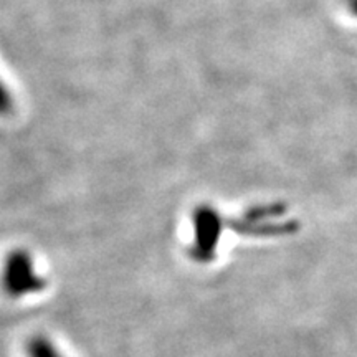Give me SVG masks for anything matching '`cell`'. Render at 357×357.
Segmentation results:
<instances>
[{
    "instance_id": "6da1fadb",
    "label": "cell",
    "mask_w": 357,
    "mask_h": 357,
    "mask_svg": "<svg viewBox=\"0 0 357 357\" xmlns=\"http://www.w3.org/2000/svg\"><path fill=\"white\" fill-rule=\"evenodd\" d=\"M47 280L35 270L33 257L29 250L15 248L6 257L0 273V287L8 298H19L38 294L47 288Z\"/></svg>"
},
{
    "instance_id": "7a4b0ae2",
    "label": "cell",
    "mask_w": 357,
    "mask_h": 357,
    "mask_svg": "<svg viewBox=\"0 0 357 357\" xmlns=\"http://www.w3.org/2000/svg\"><path fill=\"white\" fill-rule=\"evenodd\" d=\"M192 227H194V242L189 248V257L200 265L213 261L217 257L222 231L227 229V220L215 207L202 204L194 208Z\"/></svg>"
},
{
    "instance_id": "3957f363",
    "label": "cell",
    "mask_w": 357,
    "mask_h": 357,
    "mask_svg": "<svg viewBox=\"0 0 357 357\" xmlns=\"http://www.w3.org/2000/svg\"><path fill=\"white\" fill-rule=\"evenodd\" d=\"M227 227L236 234L250 235V236H281V235H291L300 230L298 222H275L273 218H247L243 217L242 220H227Z\"/></svg>"
},
{
    "instance_id": "277c9868",
    "label": "cell",
    "mask_w": 357,
    "mask_h": 357,
    "mask_svg": "<svg viewBox=\"0 0 357 357\" xmlns=\"http://www.w3.org/2000/svg\"><path fill=\"white\" fill-rule=\"evenodd\" d=\"M25 351L29 357H65L53 344V341L43 336V334H35V336L30 337L26 341Z\"/></svg>"
},
{
    "instance_id": "5b68a950",
    "label": "cell",
    "mask_w": 357,
    "mask_h": 357,
    "mask_svg": "<svg viewBox=\"0 0 357 357\" xmlns=\"http://www.w3.org/2000/svg\"><path fill=\"white\" fill-rule=\"evenodd\" d=\"M13 109V98L7 84L0 79V116H6Z\"/></svg>"
},
{
    "instance_id": "8992f818",
    "label": "cell",
    "mask_w": 357,
    "mask_h": 357,
    "mask_svg": "<svg viewBox=\"0 0 357 357\" xmlns=\"http://www.w3.org/2000/svg\"><path fill=\"white\" fill-rule=\"evenodd\" d=\"M346 3H347V8H349V12L357 19V0H346Z\"/></svg>"
}]
</instances>
